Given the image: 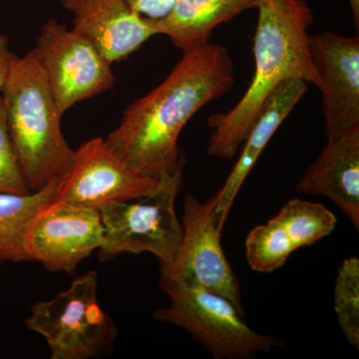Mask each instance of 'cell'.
<instances>
[{"label": "cell", "mask_w": 359, "mask_h": 359, "mask_svg": "<svg viewBox=\"0 0 359 359\" xmlns=\"http://www.w3.org/2000/svg\"><path fill=\"white\" fill-rule=\"evenodd\" d=\"M235 82L226 47L210 42L186 52L162 83L130 104L106 143L144 176L160 180L174 174L184 165L178 144L184 127Z\"/></svg>", "instance_id": "cell-1"}, {"label": "cell", "mask_w": 359, "mask_h": 359, "mask_svg": "<svg viewBox=\"0 0 359 359\" xmlns=\"http://www.w3.org/2000/svg\"><path fill=\"white\" fill-rule=\"evenodd\" d=\"M254 37L255 72L242 99L226 113L208 118L212 129L208 155L233 159L269 97L287 80L318 85L309 46L313 15L304 0H257Z\"/></svg>", "instance_id": "cell-2"}, {"label": "cell", "mask_w": 359, "mask_h": 359, "mask_svg": "<svg viewBox=\"0 0 359 359\" xmlns=\"http://www.w3.org/2000/svg\"><path fill=\"white\" fill-rule=\"evenodd\" d=\"M1 92L9 138L28 188L36 192L68 171L74 150L35 48L15 59Z\"/></svg>", "instance_id": "cell-3"}, {"label": "cell", "mask_w": 359, "mask_h": 359, "mask_svg": "<svg viewBox=\"0 0 359 359\" xmlns=\"http://www.w3.org/2000/svg\"><path fill=\"white\" fill-rule=\"evenodd\" d=\"M161 290L169 295L170 304L155 311V320L183 328L215 358H255L283 344L282 339L255 332L233 302L198 283Z\"/></svg>", "instance_id": "cell-4"}, {"label": "cell", "mask_w": 359, "mask_h": 359, "mask_svg": "<svg viewBox=\"0 0 359 359\" xmlns=\"http://www.w3.org/2000/svg\"><path fill=\"white\" fill-rule=\"evenodd\" d=\"M183 166L161 178L154 193L99 210L104 226L100 248L103 259L150 252L159 259L161 268L173 263L183 238V226L175 205L181 190Z\"/></svg>", "instance_id": "cell-5"}, {"label": "cell", "mask_w": 359, "mask_h": 359, "mask_svg": "<svg viewBox=\"0 0 359 359\" xmlns=\"http://www.w3.org/2000/svg\"><path fill=\"white\" fill-rule=\"evenodd\" d=\"M97 287V273L89 271L33 306L26 327L46 339L52 359L96 358L114 341L117 328L99 306Z\"/></svg>", "instance_id": "cell-6"}, {"label": "cell", "mask_w": 359, "mask_h": 359, "mask_svg": "<svg viewBox=\"0 0 359 359\" xmlns=\"http://www.w3.org/2000/svg\"><path fill=\"white\" fill-rule=\"evenodd\" d=\"M59 112L114 88L110 63L89 40L49 18L35 47Z\"/></svg>", "instance_id": "cell-7"}, {"label": "cell", "mask_w": 359, "mask_h": 359, "mask_svg": "<svg viewBox=\"0 0 359 359\" xmlns=\"http://www.w3.org/2000/svg\"><path fill=\"white\" fill-rule=\"evenodd\" d=\"M183 238L173 263L161 268L160 287L196 283L223 295L245 314L240 283L222 247L221 230L212 215L211 201L192 195L184 200Z\"/></svg>", "instance_id": "cell-8"}, {"label": "cell", "mask_w": 359, "mask_h": 359, "mask_svg": "<svg viewBox=\"0 0 359 359\" xmlns=\"http://www.w3.org/2000/svg\"><path fill=\"white\" fill-rule=\"evenodd\" d=\"M160 180L144 176L96 137L74 150L68 171L58 180L51 202L99 210L114 203L140 199L157 190Z\"/></svg>", "instance_id": "cell-9"}, {"label": "cell", "mask_w": 359, "mask_h": 359, "mask_svg": "<svg viewBox=\"0 0 359 359\" xmlns=\"http://www.w3.org/2000/svg\"><path fill=\"white\" fill-rule=\"evenodd\" d=\"M104 242V226L97 210L65 202H50L30 219L23 247L30 261L50 271L73 273Z\"/></svg>", "instance_id": "cell-10"}, {"label": "cell", "mask_w": 359, "mask_h": 359, "mask_svg": "<svg viewBox=\"0 0 359 359\" xmlns=\"http://www.w3.org/2000/svg\"><path fill=\"white\" fill-rule=\"evenodd\" d=\"M327 135L359 127V36H309Z\"/></svg>", "instance_id": "cell-11"}, {"label": "cell", "mask_w": 359, "mask_h": 359, "mask_svg": "<svg viewBox=\"0 0 359 359\" xmlns=\"http://www.w3.org/2000/svg\"><path fill=\"white\" fill-rule=\"evenodd\" d=\"M61 4L72 14V29L112 65L158 35L156 20L137 13L125 0H61Z\"/></svg>", "instance_id": "cell-12"}, {"label": "cell", "mask_w": 359, "mask_h": 359, "mask_svg": "<svg viewBox=\"0 0 359 359\" xmlns=\"http://www.w3.org/2000/svg\"><path fill=\"white\" fill-rule=\"evenodd\" d=\"M327 136V144L295 190L327 198L358 231L359 127Z\"/></svg>", "instance_id": "cell-13"}, {"label": "cell", "mask_w": 359, "mask_h": 359, "mask_svg": "<svg viewBox=\"0 0 359 359\" xmlns=\"http://www.w3.org/2000/svg\"><path fill=\"white\" fill-rule=\"evenodd\" d=\"M308 83L301 79L283 82L269 97L261 115L242 145V153L219 192L212 198V215L219 230H223L233 202L243 184L254 169L259 156L283 121L308 91Z\"/></svg>", "instance_id": "cell-14"}, {"label": "cell", "mask_w": 359, "mask_h": 359, "mask_svg": "<svg viewBox=\"0 0 359 359\" xmlns=\"http://www.w3.org/2000/svg\"><path fill=\"white\" fill-rule=\"evenodd\" d=\"M257 0H176L171 11L156 20L158 35H165L183 53L210 43L214 30L249 9Z\"/></svg>", "instance_id": "cell-15"}, {"label": "cell", "mask_w": 359, "mask_h": 359, "mask_svg": "<svg viewBox=\"0 0 359 359\" xmlns=\"http://www.w3.org/2000/svg\"><path fill=\"white\" fill-rule=\"evenodd\" d=\"M58 180L36 192L0 193V264L29 262L23 247V236L30 219L52 201Z\"/></svg>", "instance_id": "cell-16"}, {"label": "cell", "mask_w": 359, "mask_h": 359, "mask_svg": "<svg viewBox=\"0 0 359 359\" xmlns=\"http://www.w3.org/2000/svg\"><path fill=\"white\" fill-rule=\"evenodd\" d=\"M276 218L287 231L294 250L327 237L337 224L334 212L325 205L299 199L287 202Z\"/></svg>", "instance_id": "cell-17"}, {"label": "cell", "mask_w": 359, "mask_h": 359, "mask_svg": "<svg viewBox=\"0 0 359 359\" xmlns=\"http://www.w3.org/2000/svg\"><path fill=\"white\" fill-rule=\"evenodd\" d=\"M294 252L287 231L276 216L255 226L245 240V257L250 269L257 273L280 269Z\"/></svg>", "instance_id": "cell-18"}, {"label": "cell", "mask_w": 359, "mask_h": 359, "mask_svg": "<svg viewBox=\"0 0 359 359\" xmlns=\"http://www.w3.org/2000/svg\"><path fill=\"white\" fill-rule=\"evenodd\" d=\"M334 311L347 341L359 349V259L348 257L337 271Z\"/></svg>", "instance_id": "cell-19"}, {"label": "cell", "mask_w": 359, "mask_h": 359, "mask_svg": "<svg viewBox=\"0 0 359 359\" xmlns=\"http://www.w3.org/2000/svg\"><path fill=\"white\" fill-rule=\"evenodd\" d=\"M0 193L18 194V195L32 193L26 184L20 163L9 138L2 97H0Z\"/></svg>", "instance_id": "cell-20"}, {"label": "cell", "mask_w": 359, "mask_h": 359, "mask_svg": "<svg viewBox=\"0 0 359 359\" xmlns=\"http://www.w3.org/2000/svg\"><path fill=\"white\" fill-rule=\"evenodd\" d=\"M137 13L148 20H160L168 15L176 0H125Z\"/></svg>", "instance_id": "cell-21"}, {"label": "cell", "mask_w": 359, "mask_h": 359, "mask_svg": "<svg viewBox=\"0 0 359 359\" xmlns=\"http://www.w3.org/2000/svg\"><path fill=\"white\" fill-rule=\"evenodd\" d=\"M16 58L18 56L9 48L8 37L4 33H0V91H2L6 83L7 78Z\"/></svg>", "instance_id": "cell-22"}, {"label": "cell", "mask_w": 359, "mask_h": 359, "mask_svg": "<svg viewBox=\"0 0 359 359\" xmlns=\"http://www.w3.org/2000/svg\"><path fill=\"white\" fill-rule=\"evenodd\" d=\"M351 6V13H353L354 25L356 29H358L359 25V0H348Z\"/></svg>", "instance_id": "cell-23"}]
</instances>
